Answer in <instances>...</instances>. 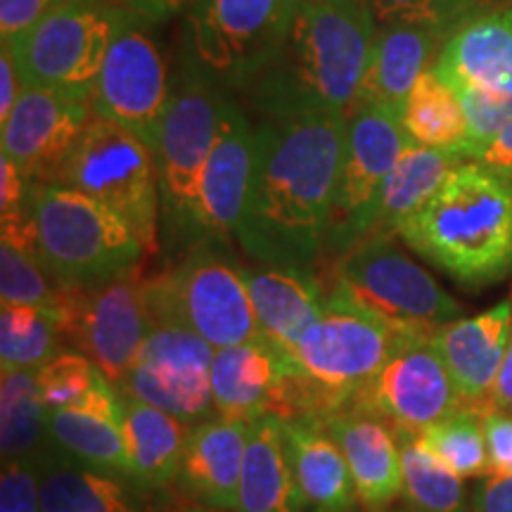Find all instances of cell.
I'll list each match as a JSON object with an SVG mask.
<instances>
[{
	"instance_id": "obj_46",
	"label": "cell",
	"mask_w": 512,
	"mask_h": 512,
	"mask_svg": "<svg viewBox=\"0 0 512 512\" xmlns=\"http://www.w3.org/2000/svg\"><path fill=\"white\" fill-rule=\"evenodd\" d=\"M19 95H22V79H19L15 55L8 43H3L0 48V124L8 121Z\"/></svg>"
},
{
	"instance_id": "obj_19",
	"label": "cell",
	"mask_w": 512,
	"mask_h": 512,
	"mask_svg": "<svg viewBox=\"0 0 512 512\" xmlns=\"http://www.w3.org/2000/svg\"><path fill=\"white\" fill-rule=\"evenodd\" d=\"M512 339V299H503L489 311L458 318L434 332L441 358L456 384L460 406L489 413L494 384Z\"/></svg>"
},
{
	"instance_id": "obj_21",
	"label": "cell",
	"mask_w": 512,
	"mask_h": 512,
	"mask_svg": "<svg viewBox=\"0 0 512 512\" xmlns=\"http://www.w3.org/2000/svg\"><path fill=\"white\" fill-rule=\"evenodd\" d=\"M349 463L358 503L366 512H382L403 491L401 448L394 425L361 403L323 418Z\"/></svg>"
},
{
	"instance_id": "obj_11",
	"label": "cell",
	"mask_w": 512,
	"mask_h": 512,
	"mask_svg": "<svg viewBox=\"0 0 512 512\" xmlns=\"http://www.w3.org/2000/svg\"><path fill=\"white\" fill-rule=\"evenodd\" d=\"M394 238L370 235L332 261L335 285L396 330L437 332L458 320L460 304Z\"/></svg>"
},
{
	"instance_id": "obj_52",
	"label": "cell",
	"mask_w": 512,
	"mask_h": 512,
	"mask_svg": "<svg viewBox=\"0 0 512 512\" xmlns=\"http://www.w3.org/2000/svg\"><path fill=\"white\" fill-rule=\"evenodd\" d=\"M192 512H228V510H216V508H197V510H192Z\"/></svg>"
},
{
	"instance_id": "obj_18",
	"label": "cell",
	"mask_w": 512,
	"mask_h": 512,
	"mask_svg": "<svg viewBox=\"0 0 512 512\" xmlns=\"http://www.w3.org/2000/svg\"><path fill=\"white\" fill-rule=\"evenodd\" d=\"M432 69L456 93L512 95V3L472 12L456 24Z\"/></svg>"
},
{
	"instance_id": "obj_1",
	"label": "cell",
	"mask_w": 512,
	"mask_h": 512,
	"mask_svg": "<svg viewBox=\"0 0 512 512\" xmlns=\"http://www.w3.org/2000/svg\"><path fill=\"white\" fill-rule=\"evenodd\" d=\"M344 136L347 114L256 121L252 178L235 235V242L256 264H318Z\"/></svg>"
},
{
	"instance_id": "obj_2",
	"label": "cell",
	"mask_w": 512,
	"mask_h": 512,
	"mask_svg": "<svg viewBox=\"0 0 512 512\" xmlns=\"http://www.w3.org/2000/svg\"><path fill=\"white\" fill-rule=\"evenodd\" d=\"M373 10L297 0L278 48L238 95L259 121L349 114L373 55Z\"/></svg>"
},
{
	"instance_id": "obj_13",
	"label": "cell",
	"mask_w": 512,
	"mask_h": 512,
	"mask_svg": "<svg viewBox=\"0 0 512 512\" xmlns=\"http://www.w3.org/2000/svg\"><path fill=\"white\" fill-rule=\"evenodd\" d=\"M55 316L62 342L91 358L119 387L150 330L145 278L136 268L95 287H64Z\"/></svg>"
},
{
	"instance_id": "obj_25",
	"label": "cell",
	"mask_w": 512,
	"mask_h": 512,
	"mask_svg": "<svg viewBox=\"0 0 512 512\" xmlns=\"http://www.w3.org/2000/svg\"><path fill=\"white\" fill-rule=\"evenodd\" d=\"M446 36L422 24H380L356 102H373L401 114L408 93L437 62Z\"/></svg>"
},
{
	"instance_id": "obj_39",
	"label": "cell",
	"mask_w": 512,
	"mask_h": 512,
	"mask_svg": "<svg viewBox=\"0 0 512 512\" xmlns=\"http://www.w3.org/2000/svg\"><path fill=\"white\" fill-rule=\"evenodd\" d=\"M460 105L467 121V138L460 145V155L465 162L501 136L512 124V95H489L479 91H458Z\"/></svg>"
},
{
	"instance_id": "obj_40",
	"label": "cell",
	"mask_w": 512,
	"mask_h": 512,
	"mask_svg": "<svg viewBox=\"0 0 512 512\" xmlns=\"http://www.w3.org/2000/svg\"><path fill=\"white\" fill-rule=\"evenodd\" d=\"M377 24H422L448 34L463 22L458 0H373Z\"/></svg>"
},
{
	"instance_id": "obj_51",
	"label": "cell",
	"mask_w": 512,
	"mask_h": 512,
	"mask_svg": "<svg viewBox=\"0 0 512 512\" xmlns=\"http://www.w3.org/2000/svg\"><path fill=\"white\" fill-rule=\"evenodd\" d=\"M335 3L351 5V8H366V10H373V0H335Z\"/></svg>"
},
{
	"instance_id": "obj_16",
	"label": "cell",
	"mask_w": 512,
	"mask_h": 512,
	"mask_svg": "<svg viewBox=\"0 0 512 512\" xmlns=\"http://www.w3.org/2000/svg\"><path fill=\"white\" fill-rule=\"evenodd\" d=\"M91 102L50 88L24 86L15 110L3 121L0 145L29 183H55L91 119Z\"/></svg>"
},
{
	"instance_id": "obj_54",
	"label": "cell",
	"mask_w": 512,
	"mask_h": 512,
	"mask_svg": "<svg viewBox=\"0 0 512 512\" xmlns=\"http://www.w3.org/2000/svg\"><path fill=\"white\" fill-rule=\"evenodd\" d=\"M313 512H318V510H313Z\"/></svg>"
},
{
	"instance_id": "obj_37",
	"label": "cell",
	"mask_w": 512,
	"mask_h": 512,
	"mask_svg": "<svg viewBox=\"0 0 512 512\" xmlns=\"http://www.w3.org/2000/svg\"><path fill=\"white\" fill-rule=\"evenodd\" d=\"M64 287L57 285L34 254L0 240V299L3 304H27L55 311Z\"/></svg>"
},
{
	"instance_id": "obj_22",
	"label": "cell",
	"mask_w": 512,
	"mask_h": 512,
	"mask_svg": "<svg viewBox=\"0 0 512 512\" xmlns=\"http://www.w3.org/2000/svg\"><path fill=\"white\" fill-rule=\"evenodd\" d=\"M46 432L48 446L62 456L133 479L126 451L121 396L105 375L81 406L48 408Z\"/></svg>"
},
{
	"instance_id": "obj_35",
	"label": "cell",
	"mask_w": 512,
	"mask_h": 512,
	"mask_svg": "<svg viewBox=\"0 0 512 512\" xmlns=\"http://www.w3.org/2000/svg\"><path fill=\"white\" fill-rule=\"evenodd\" d=\"M55 311L27 304L0 309V366L5 370H38L62 351Z\"/></svg>"
},
{
	"instance_id": "obj_7",
	"label": "cell",
	"mask_w": 512,
	"mask_h": 512,
	"mask_svg": "<svg viewBox=\"0 0 512 512\" xmlns=\"http://www.w3.org/2000/svg\"><path fill=\"white\" fill-rule=\"evenodd\" d=\"M145 304L150 325H183L216 351L261 335L245 271L216 242L190 247L169 271L145 278Z\"/></svg>"
},
{
	"instance_id": "obj_10",
	"label": "cell",
	"mask_w": 512,
	"mask_h": 512,
	"mask_svg": "<svg viewBox=\"0 0 512 512\" xmlns=\"http://www.w3.org/2000/svg\"><path fill=\"white\" fill-rule=\"evenodd\" d=\"M294 5L297 0H192L181 57L219 91L238 98L271 60Z\"/></svg>"
},
{
	"instance_id": "obj_36",
	"label": "cell",
	"mask_w": 512,
	"mask_h": 512,
	"mask_svg": "<svg viewBox=\"0 0 512 512\" xmlns=\"http://www.w3.org/2000/svg\"><path fill=\"white\" fill-rule=\"evenodd\" d=\"M484 415L486 413L477 411V408L460 406L458 411L448 413L446 418L418 432V437L458 477H489Z\"/></svg>"
},
{
	"instance_id": "obj_20",
	"label": "cell",
	"mask_w": 512,
	"mask_h": 512,
	"mask_svg": "<svg viewBox=\"0 0 512 512\" xmlns=\"http://www.w3.org/2000/svg\"><path fill=\"white\" fill-rule=\"evenodd\" d=\"M292 370L290 354L264 335L219 349L209 370L216 415L233 422H252L266 413L278 415Z\"/></svg>"
},
{
	"instance_id": "obj_14",
	"label": "cell",
	"mask_w": 512,
	"mask_h": 512,
	"mask_svg": "<svg viewBox=\"0 0 512 512\" xmlns=\"http://www.w3.org/2000/svg\"><path fill=\"white\" fill-rule=\"evenodd\" d=\"M147 27L150 24L131 15L119 29L95 83L91 110L136 133L155 152L174 79Z\"/></svg>"
},
{
	"instance_id": "obj_45",
	"label": "cell",
	"mask_w": 512,
	"mask_h": 512,
	"mask_svg": "<svg viewBox=\"0 0 512 512\" xmlns=\"http://www.w3.org/2000/svg\"><path fill=\"white\" fill-rule=\"evenodd\" d=\"M472 512H512V477H484L472 494Z\"/></svg>"
},
{
	"instance_id": "obj_34",
	"label": "cell",
	"mask_w": 512,
	"mask_h": 512,
	"mask_svg": "<svg viewBox=\"0 0 512 512\" xmlns=\"http://www.w3.org/2000/svg\"><path fill=\"white\" fill-rule=\"evenodd\" d=\"M396 437L403 465L401 496L408 512H467L463 477L448 470L415 432L396 430Z\"/></svg>"
},
{
	"instance_id": "obj_17",
	"label": "cell",
	"mask_w": 512,
	"mask_h": 512,
	"mask_svg": "<svg viewBox=\"0 0 512 512\" xmlns=\"http://www.w3.org/2000/svg\"><path fill=\"white\" fill-rule=\"evenodd\" d=\"M254 164V121L235 95H226L214 147L200 188L202 242H235Z\"/></svg>"
},
{
	"instance_id": "obj_5",
	"label": "cell",
	"mask_w": 512,
	"mask_h": 512,
	"mask_svg": "<svg viewBox=\"0 0 512 512\" xmlns=\"http://www.w3.org/2000/svg\"><path fill=\"white\" fill-rule=\"evenodd\" d=\"M27 211L34 254L62 287H95L136 271L145 259L117 211L60 183H31Z\"/></svg>"
},
{
	"instance_id": "obj_24",
	"label": "cell",
	"mask_w": 512,
	"mask_h": 512,
	"mask_svg": "<svg viewBox=\"0 0 512 512\" xmlns=\"http://www.w3.org/2000/svg\"><path fill=\"white\" fill-rule=\"evenodd\" d=\"M245 271L247 290L268 342L285 354L297 347L325 311V285L313 268L256 266Z\"/></svg>"
},
{
	"instance_id": "obj_27",
	"label": "cell",
	"mask_w": 512,
	"mask_h": 512,
	"mask_svg": "<svg viewBox=\"0 0 512 512\" xmlns=\"http://www.w3.org/2000/svg\"><path fill=\"white\" fill-rule=\"evenodd\" d=\"M285 439L302 494L318 512H351L358 498L342 446L318 415L283 420Z\"/></svg>"
},
{
	"instance_id": "obj_4",
	"label": "cell",
	"mask_w": 512,
	"mask_h": 512,
	"mask_svg": "<svg viewBox=\"0 0 512 512\" xmlns=\"http://www.w3.org/2000/svg\"><path fill=\"white\" fill-rule=\"evenodd\" d=\"M399 335L401 330L332 283L325 290L323 316L290 351L294 370L287 377L280 418H328L351 406L389 361Z\"/></svg>"
},
{
	"instance_id": "obj_23",
	"label": "cell",
	"mask_w": 512,
	"mask_h": 512,
	"mask_svg": "<svg viewBox=\"0 0 512 512\" xmlns=\"http://www.w3.org/2000/svg\"><path fill=\"white\" fill-rule=\"evenodd\" d=\"M247 434L249 422L223 420L219 415L192 425L176 477L178 489L207 508L238 510Z\"/></svg>"
},
{
	"instance_id": "obj_12",
	"label": "cell",
	"mask_w": 512,
	"mask_h": 512,
	"mask_svg": "<svg viewBox=\"0 0 512 512\" xmlns=\"http://www.w3.org/2000/svg\"><path fill=\"white\" fill-rule=\"evenodd\" d=\"M408 143L399 112L373 102L351 107L320 261L332 264L373 235L382 183Z\"/></svg>"
},
{
	"instance_id": "obj_49",
	"label": "cell",
	"mask_w": 512,
	"mask_h": 512,
	"mask_svg": "<svg viewBox=\"0 0 512 512\" xmlns=\"http://www.w3.org/2000/svg\"><path fill=\"white\" fill-rule=\"evenodd\" d=\"M510 299H512V294H510ZM491 406L498 408V411L512 413V339H510L508 354H505V361L501 366V373H498V380L494 384Z\"/></svg>"
},
{
	"instance_id": "obj_6",
	"label": "cell",
	"mask_w": 512,
	"mask_h": 512,
	"mask_svg": "<svg viewBox=\"0 0 512 512\" xmlns=\"http://www.w3.org/2000/svg\"><path fill=\"white\" fill-rule=\"evenodd\" d=\"M226 95L188 60L178 64L174 93L155 147L162 195V228L171 247L200 245V188L221 124Z\"/></svg>"
},
{
	"instance_id": "obj_3",
	"label": "cell",
	"mask_w": 512,
	"mask_h": 512,
	"mask_svg": "<svg viewBox=\"0 0 512 512\" xmlns=\"http://www.w3.org/2000/svg\"><path fill=\"white\" fill-rule=\"evenodd\" d=\"M396 238L465 290L501 283L512 275V181L463 162Z\"/></svg>"
},
{
	"instance_id": "obj_42",
	"label": "cell",
	"mask_w": 512,
	"mask_h": 512,
	"mask_svg": "<svg viewBox=\"0 0 512 512\" xmlns=\"http://www.w3.org/2000/svg\"><path fill=\"white\" fill-rule=\"evenodd\" d=\"M484 437L489 451V475L512 477V413L498 408L486 413Z\"/></svg>"
},
{
	"instance_id": "obj_53",
	"label": "cell",
	"mask_w": 512,
	"mask_h": 512,
	"mask_svg": "<svg viewBox=\"0 0 512 512\" xmlns=\"http://www.w3.org/2000/svg\"><path fill=\"white\" fill-rule=\"evenodd\" d=\"M57 3H64V0H57Z\"/></svg>"
},
{
	"instance_id": "obj_50",
	"label": "cell",
	"mask_w": 512,
	"mask_h": 512,
	"mask_svg": "<svg viewBox=\"0 0 512 512\" xmlns=\"http://www.w3.org/2000/svg\"><path fill=\"white\" fill-rule=\"evenodd\" d=\"M505 3H512V0H458V8L463 12V19H465L470 17L472 12L494 8V5H505Z\"/></svg>"
},
{
	"instance_id": "obj_48",
	"label": "cell",
	"mask_w": 512,
	"mask_h": 512,
	"mask_svg": "<svg viewBox=\"0 0 512 512\" xmlns=\"http://www.w3.org/2000/svg\"><path fill=\"white\" fill-rule=\"evenodd\" d=\"M190 3L192 0H121V5L145 24L164 22L181 10H188Z\"/></svg>"
},
{
	"instance_id": "obj_47",
	"label": "cell",
	"mask_w": 512,
	"mask_h": 512,
	"mask_svg": "<svg viewBox=\"0 0 512 512\" xmlns=\"http://www.w3.org/2000/svg\"><path fill=\"white\" fill-rule=\"evenodd\" d=\"M470 162L489 166V169L508 176L512 181V124L505 128L501 136H496L489 145L475 152V157H472Z\"/></svg>"
},
{
	"instance_id": "obj_33",
	"label": "cell",
	"mask_w": 512,
	"mask_h": 512,
	"mask_svg": "<svg viewBox=\"0 0 512 512\" xmlns=\"http://www.w3.org/2000/svg\"><path fill=\"white\" fill-rule=\"evenodd\" d=\"M48 406L36 370H5L0 382V451L3 460L36 458L48 446Z\"/></svg>"
},
{
	"instance_id": "obj_38",
	"label": "cell",
	"mask_w": 512,
	"mask_h": 512,
	"mask_svg": "<svg viewBox=\"0 0 512 512\" xmlns=\"http://www.w3.org/2000/svg\"><path fill=\"white\" fill-rule=\"evenodd\" d=\"M102 375L81 351L62 349L36 370V382L48 408H76L91 396Z\"/></svg>"
},
{
	"instance_id": "obj_43",
	"label": "cell",
	"mask_w": 512,
	"mask_h": 512,
	"mask_svg": "<svg viewBox=\"0 0 512 512\" xmlns=\"http://www.w3.org/2000/svg\"><path fill=\"white\" fill-rule=\"evenodd\" d=\"M29 181L8 155H0V223L27 216Z\"/></svg>"
},
{
	"instance_id": "obj_9",
	"label": "cell",
	"mask_w": 512,
	"mask_h": 512,
	"mask_svg": "<svg viewBox=\"0 0 512 512\" xmlns=\"http://www.w3.org/2000/svg\"><path fill=\"white\" fill-rule=\"evenodd\" d=\"M131 17L112 0H64L15 41V55L24 86L50 88L91 102L107 55L119 29Z\"/></svg>"
},
{
	"instance_id": "obj_15",
	"label": "cell",
	"mask_w": 512,
	"mask_h": 512,
	"mask_svg": "<svg viewBox=\"0 0 512 512\" xmlns=\"http://www.w3.org/2000/svg\"><path fill=\"white\" fill-rule=\"evenodd\" d=\"M354 403L382 415L396 430L415 434L458 411V389L434 344V332L401 330L389 361Z\"/></svg>"
},
{
	"instance_id": "obj_26",
	"label": "cell",
	"mask_w": 512,
	"mask_h": 512,
	"mask_svg": "<svg viewBox=\"0 0 512 512\" xmlns=\"http://www.w3.org/2000/svg\"><path fill=\"white\" fill-rule=\"evenodd\" d=\"M309 501L294 475L285 425L278 415L249 422L235 512H306Z\"/></svg>"
},
{
	"instance_id": "obj_28",
	"label": "cell",
	"mask_w": 512,
	"mask_h": 512,
	"mask_svg": "<svg viewBox=\"0 0 512 512\" xmlns=\"http://www.w3.org/2000/svg\"><path fill=\"white\" fill-rule=\"evenodd\" d=\"M36 460L43 512H147L145 486L133 479L76 463L50 446Z\"/></svg>"
},
{
	"instance_id": "obj_8",
	"label": "cell",
	"mask_w": 512,
	"mask_h": 512,
	"mask_svg": "<svg viewBox=\"0 0 512 512\" xmlns=\"http://www.w3.org/2000/svg\"><path fill=\"white\" fill-rule=\"evenodd\" d=\"M55 183L107 204L133 228L145 256L159 254L162 195L157 159L136 133L93 112Z\"/></svg>"
},
{
	"instance_id": "obj_31",
	"label": "cell",
	"mask_w": 512,
	"mask_h": 512,
	"mask_svg": "<svg viewBox=\"0 0 512 512\" xmlns=\"http://www.w3.org/2000/svg\"><path fill=\"white\" fill-rule=\"evenodd\" d=\"M117 389L119 394L150 403L190 427L216 415L209 370L133 363Z\"/></svg>"
},
{
	"instance_id": "obj_32",
	"label": "cell",
	"mask_w": 512,
	"mask_h": 512,
	"mask_svg": "<svg viewBox=\"0 0 512 512\" xmlns=\"http://www.w3.org/2000/svg\"><path fill=\"white\" fill-rule=\"evenodd\" d=\"M401 124L413 143L434 150L458 152L467 138V121L458 93L441 81L434 69L422 74L408 93Z\"/></svg>"
},
{
	"instance_id": "obj_30",
	"label": "cell",
	"mask_w": 512,
	"mask_h": 512,
	"mask_svg": "<svg viewBox=\"0 0 512 512\" xmlns=\"http://www.w3.org/2000/svg\"><path fill=\"white\" fill-rule=\"evenodd\" d=\"M463 162L456 150H434L411 140L384 178L373 235H396L401 223L425 207Z\"/></svg>"
},
{
	"instance_id": "obj_41",
	"label": "cell",
	"mask_w": 512,
	"mask_h": 512,
	"mask_svg": "<svg viewBox=\"0 0 512 512\" xmlns=\"http://www.w3.org/2000/svg\"><path fill=\"white\" fill-rule=\"evenodd\" d=\"M0 512H43L36 458L3 460Z\"/></svg>"
},
{
	"instance_id": "obj_29",
	"label": "cell",
	"mask_w": 512,
	"mask_h": 512,
	"mask_svg": "<svg viewBox=\"0 0 512 512\" xmlns=\"http://www.w3.org/2000/svg\"><path fill=\"white\" fill-rule=\"evenodd\" d=\"M119 396L131 477L145 489H164L174 484L190 425L133 396Z\"/></svg>"
},
{
	"instance_id": "obj_44",
	"label": "cell",
	"mask_w": 512,
	"mask_h": 512,
	"mask_svg": "<svg viewBox=\"0 0 512 512\" xmlns=\"http://www.w3.org/2000/svg\"><path fill=\"white\" fill-rule=\"evenodd\" d=\"M57 0H0V41L12 43L34 27Z\"/></svg>"
}]
</instances>
